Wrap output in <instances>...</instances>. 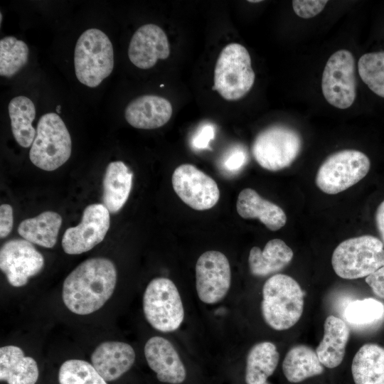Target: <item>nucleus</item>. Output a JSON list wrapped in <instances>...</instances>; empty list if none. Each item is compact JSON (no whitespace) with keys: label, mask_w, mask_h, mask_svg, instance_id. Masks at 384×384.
I'll use <instances>...</instances> for the list:
<instances>
[{"label":"nucleus","mask_w":384,"mask_h":384,"mask_svg":"<svg viewBox=\"0 0 384 384\" xmlns=\"http://www.w3.org/2000/svg\"><path fill=\"white\" fill-rule=\"evenodd\" d=\"M91 361L105 381H113L131 368L135 361V352L127 343L105 341L92 352Z\"/></svg>","instance_id":"nucleus-18"},{"label":"nucleus","mask_w":384,"mask_h":384,"mask_svg":"<svg viewBox=\"0 0 384 384\" xmlns=\"http://www.w3.org/2000/svg\"><path fill=\"white\" fill-rule=\"evenodd\" d=\"M44 258L33 244L25 239L6 242L0 250V268L13 287L26 285L31 277L43 268Z\"/></svg>","instance_id":"nucleus-14"},{"label":"nucleus","mask_w":384,"mask_h":384,"mask_svg":"<svg viewBox=\"0 0 384 384\" xmlns=\"http://www.w3.org/2000/svg\"><path fill=\"white\" fill-rule=\"evenodd\" d=\"M60 384H107L92 364L80 359L65 361L58 373Z\"/></svg>","instance_id":"nucleus-31"},{"label":"nucleus","mask_w":384,"mask_h":384,"mask_svg":"<svg viewBox=\"0 0 384 384\" xmlns=\"http://www.w3.org/2000/svg\"><path fill=\"white\" fill-rule=\"evenodd\" d=\"M170 102L160 96L146 95L132 100L126 107L124 117L133 127L152 129L166 124L171 117Z\"/></svg>","instance_id":"nucleus-17"},{"label":"nucleus","mask_w":384,"mask_h":384,"mask_svg":"<svg viewBox=\"0 0 384 384\" xmlns=\"http://www.w3.org/2000/svg\"><path fill=\"white\" fill-rule=\"evenodd\" d=\"M71 149L70 133L59 115L49 112L41 116L29 152L31 162L43 170L53 171L68 160Z\"/></svg>","instance_id":"nucleus-6"},{"label":"nucleus","mask_w":384,"mask_h":384,"mask_svg":"<svg viewBox=\"0 0 384 384\" xmlns=\"http://www.w3.org/2000/svg\"><path fill=\"white\" fill-rule=\"evenodd\" d=\"M74 64L76 77L81 83L97 87L114 68V51L109 37L97 28L84 31L75 45Z\"/></svg>","instance_id":"nucleus-4"},{"label":"nucleus","mask_w":384,"mask_h":384,"mask_svg":"<svg viewBox=\"0 0 384 384\" xmlns=\"http://www.w3.org/2000/svg\"><path fill=\"white\" fill-rule=\"evenodd\" d=\"M282 371L289 382L297 383L321 375L324 369L316 351L302 344L293 346L287 353L282 363Z\"/></svg>","instance_id":"nucleus-25"},{"label":"nucleus","mask_w":384,"mask_h":384,"mask_svg":"<svg viewBox=\"0 0 384 384\" xmlns=\"http://www.w3.org/2000/svg\"><path fill=\"white\" fill-rule=\"evenodd\" d=\"M170 46L165 32L157 25L149 23L139 27L132 36L128 56L137 68L149 69L159 60L169 56Z\"/></svg>","instance_id":"nucleus-15"},{"label":"nucleus","mask_w":384,"mask_h":384,"mask_svg":"<svg viewBox=\"0 0 384 384\" xmlns=\"http://www.w3.org/2000/svg\"><path fill=\"white\" fill-rule=\"evenodd\" d=\"M255 78L247 50L236 43L224 47L215 64L213 89L226 100H238L251 90Z\"/></svg>","instance_id":"nucleus-5"},{"label":"nucleus","mask_w":384,"mask_h":384,"mask_svg":"<svg viewBox=\"0 0 384 384\" xmlns=\"http://www.w3.org/2000/svg\"><path fill=\"white\" fill-rule=\"evenodd\" d=\"M29 50L23 41L14 36L0 40V75L11 78L28 62Z\"/></svg>","instance_id":"nucleus-29"},{"label":"nucleus","mask_w":384,"mask_h":384,"mask_svg":"<svg viewBox=\"0 0 384 384\" xmlns=\"http://www.w3.org/2000/svg\"><path fill=\"white\" fill-rule=\"evenodd\" d=\"M143 311L148 323L164 333L177 330L184 319L179 292L166 277H156L149 283L143 296Z\"/></svg>","instance_id":"nucleus-7"},{"label":"nucleus","mask_w":384,"mask_h":384,"mask_svg":"<svg viewBox=\"0 0 384 384\" xmlns=\"http://www.w3.org/2000/svg\"><path fill=\"white\" fill-rule=\"evenodd\" d=\"M351 373L355 384H384V348L362 346L353 358Z\"/></svg>","instance_id":"nucleus-24"},{"label":"nucleus","mask_w":384,"mask_h":384,"mask_svg":"<svg viewBox=\"0 0 384 384\" xmlns=\"http://www.w3.org/2000/svg\"><path fill=\"white\" fill-rule=\"evenodd\" d=\"M345 319L356 326H369L384 318V304L373 298L350 302L344 310Z\"/></svg>","instance_id":"nucleus-32"},{"label":"nucleus","mask_w":384,"mask_h":384,"mask_svg":"<svg viewBox=\"0 0 384 384\" xmlns=\"http://www.w3.org/2000/svg\"><path fill=\"white\" fill-rule=\"evenodd\" d=\"M358 70L368 87L384 98V51L363 54L358 61Z\"/></svg>","instance_id":"nucleus-30"},{"label":"nucleus","mask_w":384,"mask_h":384,"mask_svg":"<svg viewBox=\"0 0 384 384\" xmlns=\"http://www.w3.org/2000/svg\"><path fill=\"white\" fill-rule=\"evenodd\" d=\"M304 303V292L290 276L275 274L263 285L262 315L274 330H286L297 324L302 316Z\"/></svg>","instance_id":"nucleus-2"},{"label":"nucleus","mask_w":384,"mask_h":384,"mask_svg":"<svg viewBox=\"0 0 384 384\" xmlns=\"http://www.w3.org/2000/svg\"><path fill=\"white\" fill-rule=\"evenodd\" d=\"M292 250L281 239L268 241L264 249L251 248L248 264L251 274L256 277H265L283 270L292 261Z\"/></svg>","instance_id":"nucleus-22"},{"label":"nucleus","mask_w":384,"mask_h":384,"mask_svg":"<svg viewBox=\"0 0 384 384\" xmlns=\"http://www.w3.org/2000/svg\"><path fill=\"white\" fill-rule=\"evenodd\" d=\"M215 127L210 123L202 124L191 139V145L196 149H208L210 142L215 137Z\"/></svg>","instance_id":"nucleus-35"},{"label":"nucleus","mask_w":384,"mask_h":384,"mask_svg":"<svg viewBox=\"0 0 384 384\" xmlns=\"http://www.w3.org/2000/svg\"><path fill=\"white\" fill-rule=\"evenodd\" d=\"M8 110L14 139L22 147H29L36 134L32 126L36 117L33 102L27 97L17 96L10 101Z\"/></svg>","instance_id":"nucleus-28"},{"label":"nucleus","mask_w":384,"mask_h":384,"mask_svg":"<svg viewBox=\"0 0 384 384\" xmlns=\"http://www.w3.org/2000/svg\"><path fill=\"white\" fill-rule=\"evenodd\" d=\"M261 1H249V2H260Z\"/></svg>","instance_id":"nucleus-40"},{"label":"nucleus","mask_w":384,"mask_h":384,"mask_svg":"<svg viewBox=\"0 0 384 384\" xmlns=\"http://www.w3.org/2000/svg\"><path fill=\"white\" fill-rule=\"evenodd\" d=\"M331 265L343 279L366 277L384 265L383 243L370 235L347 239L334 250Z\"/></svg>","instance_id":"nucleus-3"},{"label":"nucleus","mask_w":384,"mask_h":384,"mask_svg":"<svg viewBox=\"0 0 384 384\" xmlns=\"http://www.w3.org/2000/svg\"><path fill=\"white\" fill-rule=\"evenodd\" d=\"M13 208L9 204L0 206V237H6L13 228Z\"/></svg>","instance_id":"nucleus-36"},{"label":"nucleus","mask_w":384,"mask_h":384,"mask_svg":"<svg viewBox=\"0 0 384 384\" xmlns=\"http://www.w3.org/2000/svg\"><path fill=\"white\" fill-rule=\"evenodd\" d=\"M171 181L177 196L194 210L210 209L219 200L220 190L215 180L192 164L178 166Z\"/></svg>","instance_id":"nucleus-12"},{"label":"nucleus","mask_w":384,"mask_h":384,"mask_svg":"<svg viewBox=\"0 0 384 384\" xmlns=\"http://www.w3.org/2000/svg\"><path fill=\"white\" fill-rule=\"evenodd\" d=\"M117 276L116 267L109 259L85 260L64 280L62 297L65 306L79 315L97 311L112 297Z\"/></svg>","instance_id":"nucleus-1"},{"label":"nucleus","mask_w":384,"mask_h":384,"mask_svg":"<svg viewBox=\"0 0 384 384\" xmlns=\"http://www.w3.org/2000/svg\"><path fill=\"white\" fill-rule=\"evenodd\" d=\"M356 63L353 54L341 49L328 59L321 78L322 93L332 106L345 110L356 97Z\"/></svg>","instance_id":"nucleus-10"},{"label":"nucleus","mask_w":384,"mask_h":384,"mask_svg":"<svg viewBox=\"0 0 384 384\" xmlns=\"http://www.w3.org/2000/svg\"><path fill=\"white\" fill-rule=\"evenodd\" d=\"M56 111H57L58 112H60V105H58V106L56 107Z\"/></svg>","instance_id":"nucleus-39"},{"label":"nucleus","mask_w":384,"mask_h":384,"mask_svg":"<svg viewBox=\"0 0 384 384\" xmlns=\"http://www.w3.org/2000/svg\"><path fill=\"white\" fill-rule=\"evenodd\" d=\"M236 209L240 217L257 218L272 231L279 230L287 222V215L282 208L263 198L250 188L242 190L239 193Z\"/></svg>","instance_id":"nucleus-19"},{"label":"nucleus","mask_w":384,"mask_h":384,"mask_svg":"<svg viewBox=\"0 0 384 384\" xmlns=\"http://www.w3.org/2000/svg\"><path fill=\"white\" fill-rule=\"evenodd\" d=\"M144 356L157 379L169 384H181L186 380V368L174 345L161 336L150 338L144 346Z\"/></svg>","instance_id":"nucleus-16"},{"label":"nucleus","mask_w":384,"mask_h":384,"mask_svg":"<svg viewBox=\"0 0 384 384\" xmlns=\"http://www.w3.org/2000/svg\"><path fill=\"white\" fill-rule=\"evenodd\" d=\"M133 173L122 161L110 162L103 178L102 204L111 213H117L127 202L132 186Z\"/></svg>","instance_id":"nucleus-23"},{"label":"nucleus","mask_w":384,"mask_h":384,"mask_svg":"<svg viewBox=\"0 0 384 384\" xmlns=\"http://www.w3.org/2000/svg\"><path fill=\"white\" fill-rule=\"evenodd\" d=\"M264 384H270V383H264Z\"/></svg>","instance_id":"nucleus-42"},{"label":"nucleus","mask_w":384,"mask_h":384,"mask_svg":"<svg viewBox=\"0 0 384 384\" xmlns=\"http://www.w3.org/2000/svg\"><path fill=\"white\" fill-rule=\"evenodd\" d=\"M231 284V270L227 257L221 252H203L196 264V288L198 298L207 304L220 302Z\"/></svg>","instance_id":"nucleus-11"},{"label":"nucleus","mask_w":384,"mask_h":384,"mask_svg":"<svg viewBox=\"0 0 384 384\" xmlns=\"http://www.w3.org/2000/svg\"><path fill=\"white\" fill-rule=\"evenodd\" d=\"M38 378L36 361L25 356L23 350L16 346H5L0 348V380L8 384H35Z\"/></svg>","instance_id":"nucleus-21"},{"label":"nucleus","mask_w":384,"mask_h":384,"mask_svg":"<svg viewBox=\"0 0 384 384\" xmlns=\"http://www.w3.org/2000/svg\"><path fill=\"white\" fill-rule=\"evenodd\" d=\"M375 220L378 231L384 244V201L379 204L376 209Z\"/></svg>","instance_id":"nucleus-38"},{"label":"nucleus","mask_w":384,"mask_h":384,"mask_svg":"<svg viewBox=\"0 0 384 384\" xmlns=\"http://www.w3.org/2000/svg\"><path fill=\"white\" fill-rule=\"evenodd\" d=\"M367 155L355 149H344L329 156L319 166L315 178L317 187L327 194H337L362 180L368 173Z\"/></svg>","instance_id":"nucleus-9"},{"label":"nucleus","mask_w":384,"mask_h":384,"mask_svg":"<svg viewBox=\"0 0 384 384\" xmlns=\"http://www.w3.org/2000/svg\"><path fill=\"white\" fill-rule=\"evenodd\" d=\"M110 225V212L100 203L87 206L81 222L68 228L62 238V247L69 255H79L90 250L101 242Z\"/></svg>","instance_id":"nucleus-13"},{"label":"nucleus","mask_w":384,"mask_h":384,"mask_svg":"<svg viewBox=\"0 0 384 384\" xmlns=\"http://www.w3.org/2000/svg\"><path fill=\"white\" fill-rule=\"evenodd\" d=\"M366 282L375 294L384 299V265L366 277Z\"/></svg>","instance_id":"nucleus-37"},{"label":"nucleus","mask_w":384,"mask_h":384,"mask_svg":"<svg viewBox=\"0 0 384 384\" xmlns=\"http://www.w3.org/2000/svg\"><path fill=\"white\" fill-rule=\"evenodd\" d=\"M302 146L300 134L285 125H272L255 138L252 153L263 169L277 171L289 166L299 154Z\"/></svg>","instance_id":"nucleus-8"},{"label":"nucleus","mask_w":384,"mask_h":384,"mask_svg":"<svg viewBox=\"0 0 384 384\" xmlns=\"http://www.w3.org/2000/svg\"><path fill=\"white\" fill-rule=\"evenodd\" d=\"M327 2L323 0H295L292 1V7L298 16L310 18L321 13Z\"/></svg>","instance_id":"nucleus-34"},{"label":"nucleus","mask_w":384,"mask_h":384,"mask_svg":"<svg viewBox=\"0 0 384 384\" xmlns=\"http://www.w3.org/2000/svg\"><path fill=\"white\" fill-rule=\"evenodd\" d=\"M279 355L276 346L270 341L255 344L246 358L245 382L247 384H264L274 372Z\"/></svg>","instance_id":"nucleus-26"},{"label":"nucleus","mask_w":384,"mask_h":384,"mask_svg":"<svg viewBox=\"0 0 384 384\" xmlns=\"http://www.w3.org/2000/svg\"><path fill=\"white\" fill-rule=\"evenodd\" d=\"M1 21H2V14H1H1H0V22H1Z\"/></svg>","instance_id":"nucleus-41"},{"label":"nucleus","mask_w":384,"mask_h":384,"mask_svg":"<svg viewBox=\"0 0 384 384\" xmlns=\"http://www.w3.org/2000/svg\"><path fill=\"white\" fill-rule=\"evenodd\" d=\"M324 329V336L316 352L324 366L334 368L344 358L350 330L344 321L333 315L326 319Z\"/></svg>","instance_id":"nucleus-20"},{"label":"nucleus","mask_w":384,"mask_h":384,"mask_svg":"<svg viewBox=\"0 0 384 384\" xmlns=\"http://www.w3.org/2000/svg\"><path fill=\"white\" fill-rule=\"evenodd\" d=\"M247 161V152L244 147L235 146L225 154L222 161V167L225 171L234 174L241 170Z\"/></svg>","instance_id":"nucleus-33"},{"label":"nucleus","mask_w":384,"mask_h":384,"mask_svg":"<svg viewBox=\"0 0 384 384\" xmlns=\"http://www.w3.org/2000/svg\"><path fill=\"white\" fill-rule=\"evenodd\" d=\"M61 224L62 218L58 213L45 211L23 220L18 225V233L31 243L51 248L56 243Z\"/></svg>","instance_id":"nucleus-27"}]
</instances>
